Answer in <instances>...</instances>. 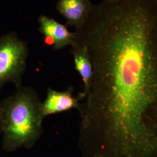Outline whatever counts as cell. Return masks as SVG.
I'll list each match as a JSON object with an SVG mask.
<instances>
[{
	"label": "cell",
	"instance_id": "6da1fadb",
	"mask_svg": "<svg viewBox=\"0 0 157 157\" xmlns=\"http://www.w3.org/2000/svg\"><path fill=\"white\" fill-rule=\"evenodd\" d=\"M93 67L78 108L90 157H157V3L130 0L76 31Z\"/></svg>",
	"mask_w": 157,
	"mask_h": 157
},
{
	"label": "cell",
	"instance_id": "7a4b0ae2",
	"mask_svg": "<svg viewBox=\"0 0 157 157\" xmlns=\"http://www.w3.org/2000/svg\"><path fill=\"white\" fill-rule=\"evenodd\" d=\"M42 102L36 90L23 86L0 102L3 144L7 150L33 145L43 133Z\"/></svg>",
	"mask_w": 157,
	"mask_h": 157
},
{
	"label": "cell",
	"instance_id": "3957f363",
	"mask_svg": "<svg viewBox=\"0 0 157 157\" xmlns=\"http://www.w3.org/2000/svg\"><path fill=\"white\" fill-rule=\"evenodd\" d=\"M29 49L26 41L15 32L0 36V91L8 83L21 87Z\"/></svg>",
	"mask_w": 157,
	"mask_h": 157
},
{
	"label": "cell",
	"instance_id": "277c9868",
	"mask_svg": "<svg viewBox=\"0 0 157 157\" xmlns=\"http://www.w3.org/2000/svg\"><path fill=\"white\" fill-rule=\"evenodd\" d=\"M40 33L44 36L46 44L54 50H59L67 46H72L76 41L75 32H70L66 26L45 15L39 17Z\"/></svg>",
	"mask_w": 157,
	"mask_h": 157
},
{
	"label": "cell",
	"instance_id": "5b68a950",
	"mask_svg": "<svg viewBox=\"0 0 157 157\" xmlns=\"http://www.w3.org/2000/svg\"><path fill=\"white\" fill-rule=\"evenodd\" d=\"M73 94L72 87H69L67 90L63 91H58L48 87L46 98L41 104V111L44 118L73 108L78 109L82 98L80 95L75 97Z\"/></svg>",
	"mask_w": 157,
	"mask_h": 157
},
{
	"label": "cell",
	"instance_id": "8992f818",
	"mask_svg": "<svg viewBox=\"0 0 157 157\" xmlns=\"http://www.w3.org/2000/svg\"><path fill=\"white\" fill-rule=\"evenodd\" d=\"M93 6L90 0H59L56 10L67 20V25L78 30L86 22Z\"/></svg>",
	"mask_w": 157,
	"mask_h": 157
},
{
	"label": "cell",
	"instance_id": "52a82bcc",
	"mask_svg": "<svg viewBox=\"0 0 157 157\" xmlns=\"http://www.w3.org/2000/svg\"><path fill=\"white\" fill-rule=\"evenodd\" d=\"M71 52L74 59L75 67L82 78L84 89L79 94L82 100L89 90L93 78V67L90 56L86 47L83 44L76 41L75 44L71 46Z\"/></svg>",
	"mask_w": 157,
	"mask_h": 157
},
{
	"label": "cell",
	"instance_id": "ba28073f",
	"mask_svg": "<svg viewBox=\"0 0 157 157\" xmlns=\"http://www.w3.org/2000/svg\"><path fill=\"white\" fill-rule=\"evenodd\" d=\"M105 1H107V2H117V1H121V0H104Z\"/></svg>",
	"mask_w": 157,
	"mask_h": 157
},
{
	"label": "cell",
	"instance_id": "9c48e42d",
	"mask_svg": "<svg viewBox=\"0 0 157 157\" xmlns=\"http://www.w3.org/2000/svg\"><path fill=\"white\" fill-rule=\"evenodd\" d=\"M2 131V123H1V113H0V133Z\"/></svg>",
	"mask_w": 157,
	"mask_h": 157
},
{
	"label": "cell",
	"instance_id": "30bf717a",
	"mask_svg": "<svg viewBox=\"0 0 157 157\" xmlns=\"http://www.w3.org/2000/svg\"><path fill=\"white\" fill-rule=\"evenodd\" d=\"M93 157H105L104 156H102V155H95V156H93Z\"/></svg>",
	"mask_w": 157,
	"mask_h": 157
}]
</instances>
